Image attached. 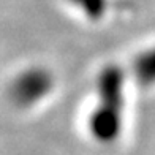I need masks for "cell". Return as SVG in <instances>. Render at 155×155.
Wrapping results in <instances>:
<instances>
[{"label": "cell", "mask_w": 155, "mask_h": 155, "mask_svg": "<svg viewBox=\"0 0 155 155\" xmlns=\"http://www.w3.org/2000/svg\"><path fill=\"white\" fill-rule=\"evenodd\" d=\"M54 76L43 67H30L19 71L10 86V97L19 108H32L51 95Z\"/></svg>", "instance_id": "obj_2"}, {"label": "cell", "mask_w": 155, "mask_h": 155, "mask_svg": "<svg viewBox=\"0 0 155 155\" xmlns=\"http://www.w3.org/2000/svg\"><path fill=\"white\" fill-rule=\"evenodd\" d=\"M125 71L116 63L104 65L97 76L89 131L98 143L108 144L120 136L125 114Z\"/></svg>", "instance_id": "obj_1"}, {"label": "cell", "mask_w": 155, "mask_h": 155, "mask_svg": "<svg viewBox=\"0 0 155 155\" xmlns=\"http://www.w3.org/2000/svg\"><path fill=\"white\" fill-rule=\"evenodd\" d=\"M68 2L90 21L101 19L109 6V0H68Z\"/></svg>", "instance_id": "obj_4"}, {"label": "cell", "mask_w": 155, "mask_h": 155, "mask_svg": "<svg viewBox=\"0 0 155 155\" xmlns=\"http://www.w3.org/2000/svg\"><path fill=\"white\" fill-rule=\"evenodd\" d=\"M131 74L144 87L155 86V45L141 51L131 62Z\"/></svg>", "instance_id": "obj_3"}]
</instances>
